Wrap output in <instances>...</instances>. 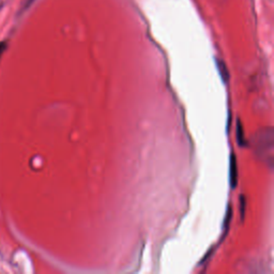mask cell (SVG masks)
Returning <instances> with one entry per match:
<instances>
[{
	"label": "cell",
	"instance_id": "1",
	"mask_svg": "<svg viewBox=\"0 0 274 274\" xmlns=\"http://www.w3.org/2000/svg\"><path fill=\"white\" fill-rule=\"evenodd\" d=\"M230 172H229V178H230V185H232V189H236L237 183H238V167H237V160L235 153H232L230 155Z\"/></svg>",
	"mask_w": 274,
	"mask_h": 274
},
{
	"label": "cell",
	"instance_id": "2",
	"mask_svg": "<svg viewBox=\"0 0 274 274\" xmlns=\"http://www.w3.org/2000/svg\"><path fill=\"white\" fill-rule=\"evenodd\" d=\"M216 64H218V69H219L220 74L223 78V81H224L227 84L228 81H229V72H228V70L225 66L224 61L221 60V59H216Z\"/></svg>",
	"mask_w": 274,
	"mask_h": 274
},
{
	"label": "cell",
	"instance_id": "5",
	"mask_svg": "<svg viewBox=\"0 0 274 274\" xmlns=\"http://www.w3.org/2000/svg\"><path fill=\"white\" fill-rule=\"evenodd\" d=\"M240 204H241V215H242V218H244V213H245V197L243 195L240 197Z\"/></svg>",
	"mask_w": 274,
	"mask_h": 274
},
{
	"label": "cell",
	"instance_id": "4",
	"mask_svg": "<svg viewBox=\"0 0 274 274\" xmlns=\"http://www.w3.org/2000/svg\"><path fill=\"white\" fill-rule=\"evenodd\" d=\"M232 216H233V208H232V206H230V205L228 204L227 212H226L225 221H224V228H225V232H226V233H227L228 227H229V225H230V221H232Z\"/></svg>",
	"mask_w": 274,
	"mask_h": 274
},
{
	"label": "cell",
	"instance_id": "6",
	"mask_svg": "<svg viewBox=\"0 0 274 274\" xmlns=\"http://www.w3.org/2000/svg\"><path fill=\"white\" fill-rule=\"evenodd\" d=\"M5 47H6L5 43L4 42H0V58H1V56H2L3 52L5 50Z\"/></svg>",
	"mask_w": 274,
	"mask_h": 274
},
{
	"label": "cell",
	"instance_id": "3",
	"mask_svg": "<svg viewBox=\"0 0 274 274\" xmlns=\"http://www.w3.org/2000/svg\"><path fill=\"white\" fill-rule=\"evenodd\" d=\"M237 139H238V143H239L241 147H245V145H247V141L244 139L242 122L240 121V119H238L237 121Z\"/></svg>",
	"mask_w": 274,
	"mask_h": 274
}]
</instances>
